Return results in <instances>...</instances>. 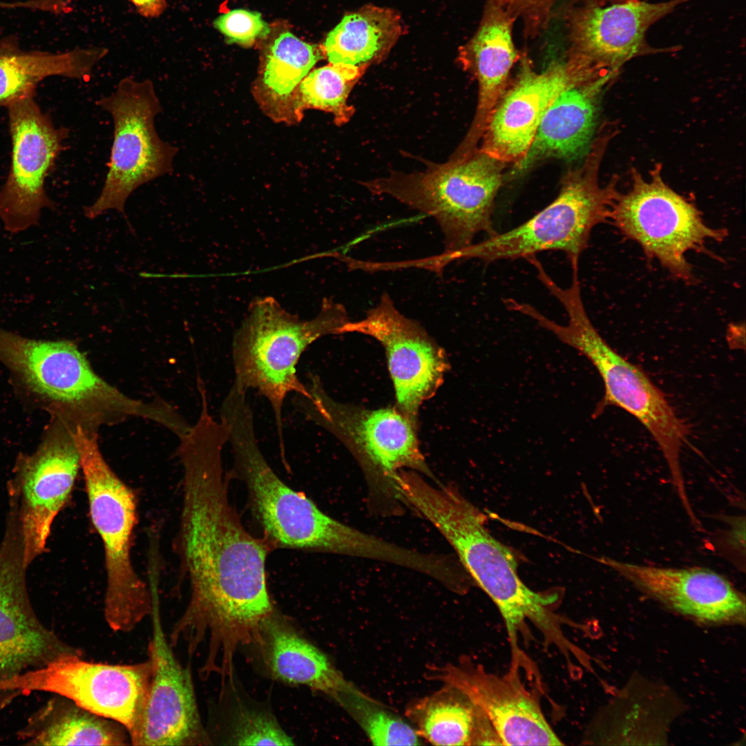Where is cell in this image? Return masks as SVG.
Returning <instances> with one entry per match:
<instances>
[{"label":"cell","instance_id":"5","mask_svg":"<svg viewBox=\"0 0 746 746\" xmlns=\"http://www.w3.org/2000/svg\"><path fill=\"white\" fill-rule=\"evenodd\" d=\"M350 321L345 307L323 299L319 313L301 320L285 311L271 296L255 298L234 334L232 358L237 386L256 389L271 405L280 447L284 448L283 408L287 396L308 395L296 374V365L306 349L329 334H341Z\"/></svg>","mask_w":746,"mask_h":746},{"label":"cell","instance_id":"37","mask_svg":"<svg viewBox=\"0 0 746 746\" xmlns=\"http://www.w3.org/2000/svg\"><path fill=\"white\" fill-rule=\"evenodd\" d=\"M732 527L729 533L730 542L734 548L745 550V519L740 518L734 519L731 523Z\"/></svg>","mask_w":746,"mask_h":746},{"label":"cell","instance_id":"22","mask_svg":"<svg viewBox=\"0 0 746 746\" xmlns=\"http://www.w3.org/2000/svg\"><path fill=\"white\" fill-rule=\"evenodd\" d=\"M600 562L682 613L714 622L745 614L742 595L727 579L710 569L658 567L609 557Z\"/></svg>","mask_w":746,"mask_h":746},{"label":"cell","instance_id":"26","mask_svg":"<svg viewBox=\"0 0 746 746\" xmlns=\"http://www.w3.org/2000/svg\"><path fill=\"white\" fill-rule=\"evenodd\" d=\"M18 736L31 745H104L131 744L119 723L95 714L56 695L34 712Z\"/></svg>","mask_w":746,"mask_h":746},{"label":"cell","instance_id":"1","mask_svg":"<svg viewBox=\"0 0 746 746\" xmlns=\"http://www.w3.org/2000/svg\"><path fill=\"white\" fill-rule=\"evenodd\" d=\"M180 439L176 547L190 595L171 633L191 647L207 640L209 653L231 657L238 646L258 641L274 613L266 573L272 548L247 531L230 503L222 457L224 427L200 421Z\"/></svg>","mask_w":746,"mask_h":746},{"label":"cell","instance_id":"12","mask_svg":"<svg viewBox=\"0 0 746 746\" xmlns=\"http://www.w3.org/2000/svg\"><path fill=\"white\" fill-rule=\"evenodd\" d=\"M56 412L39 448L18 460L8 486L9 499L17 508L27 566L45 551L52 523L69 499L81 468L74 432L84 418L68 410L57 408Z\"/></svg>","mask_w":746,"mask_h":746},{"label":"cell","instance_id":"35","mask_svg":"<svg viewBox=\"0 0 746 746\" xmlns=\"http://www.w3.org/2000/svg\"><path fill=\"white\" fill-rule=\"evenodd\" d=\"M510 13L521 17L526 33L534 36L545 26L554 0H491Z\"/></svg>","mask_w":746,"mask_h":746},{"label":"cell","instance_id":"32","mask_svg":"<svg viewBox=\"0 0 746 746\" xmlns=\"http://www.w3.org/2000/svg\"><path fill=\"white\" fill-rule=\"evenodd\" d=\"M315 46L286 32L275 40L268 54L263 82L271 92L285 97L321 58Z\"/></svg>","mask_w":746,"mask_h":746},{"label":"cell","instance_id":"7","mask_svg":"<svg viewBox=\"0 0 746 746\" xmlns=\"http://www.w3.org/2000/svg\"><path fill=\"white\" fill-rule=\"evenodd\" d=\"M98 428L78 424L79 450L90 521L104 549L105 620L112 630L128 633L151 615V589L137 574L131 557L137 524V499L104 458Z\"/></svg>","mask_w":746,"mask_h":746},{"label":"cell","instance_id":"29","mask_svg":"<svg viewBox=\"0 0 746 746\" xmlns=\"http://www.w3.org/2000/svg\"><path fill=\"white\" fill-rule=\"evenodd\" d=\"M414 699L405 716L418 736L434 745H471L476 709L461 692L449 685Z\"/></svg>","mask_w":746,"mask_h":746},{"label":"cell","instance_id":"8","mask_svg":"<svg viewBox=\"0 0 746 746\" xmlns=\"http://www.w3.org/2000/svg\"><path fill=\"white\" fill-rule=\"evenodd\" d=\"M504 163L476 149L423 172L393 173L364 183L435 219L444 237L443 254L473 243L476 236L496 233L494 202L503 182Z\"/></svg>","mask_w":746,"mask_h":746},{"label":"cell","instance_id":"13","mask_svg":"<svg viewBox=\"0 0 746 746\" xmlns=\"http://www.w3.org/2000/svg\"><path fill=\"white\" fill-rule=\"evenodd\" d=\"M0 361L57 406L104 417L128 406L129 397L99 376L70 341L32 339L0 327Z\"/></svg>","mask_w":746,"mask_h":746},{"label":"cell","instance_id":"25","mask_svg":"<svg viewBox=\"0 0 746 746\" xmlns=\"http://www.w3.org/2000/svg\"><path fill=\"white\" fill-rule=\"evenodd\" d=\"M265 664L276 680L307 686L334 699L356 688L316 647L274 613L265 621L257 643Z\"/></svg>","mask_w":746,"mask_h":746},{"label":"cell","instance_id":"33","mask_svg":"<svg viewBox=\"0 0 746 746\" xmlns=\"http://www.w3.org/2000/svg\"><path fill=\"white\" fill-rule=\"evenodd\" d=\"M232 743L239 745H291V738L270 715L240 709L235 718Z\"/></svg>","mask_w":746,"mask_h":746},{"label":"cell","instance_id":"16","mask_svg":"<svg viewBox=\"0 0 746 746\" xmlns=\"http://www.w3.org/2000/svg\"><path fill=\"white\" fill-rule=\"evenodd\" d=\"M609 69L584 56L569 52L536 72L523 56L513 84L493 109L481 137V152L506 164H519L525 157L540 121L565 90Z\"/></svg>","mask_w":746,"mask_h":746},{"label":"cell","instance_id":"2","mask_svg":"<svg viewBox=\"0 0 746 746\" xmlns=\"http://www.w3.org/2000/svg\"><path fill=\"white\" fill-rule=\"evenodd\" d=\"M233 457L232 475L243 481L249 506L274 548L330 553L401 564L403 547L345 524L323 513L275 473L259 448L253 410L243 397L221 406Z\"/></svg>","mask_w":746,"mask_h":746},{"label":"cell","instance_id":"23","mask_svg":"<svg viewBox=\"0 0 746 746\" xmlns=\"http://www.w3.org/2000/svg\"><path fill=\"white\" fill-rule=\"evenodd\" d=\"M515 20L489 0L476 33L459 50V62L475 75L479 86L475 115L457 150L459 153L477 149L493 109L508 86L510 71L519 59L512 35Z\"/></svg>","mask_w":746,"mask_h":746},{"label":"cell","instance_id":"17","mask_svg":"<svg viewBox=\"0 0 746 746\" xmlns=\"http://www.w3.org/2000/svg\"><path fill=\"white\" fill-rule=\"evenodd\" d=\"M18 517L8 511L0 543V680L82 651L37 618L30 600Z\"/></svg>","mask_w":746,"mask_h":746},{"label":"cell","instance_id":"4","mask_svg":"<svg viewBox=\"0 0 746 746\" xmlns=\"http://www.w3.org/2000/svg\"><path fill=\"white\" fill-rule=\"evenodd\" d=\"M546 288L564 307L567 324L557 323L533 306L528 307L526 316L585 356L595 367L604 383V395L594 414L612 405L633 416L658 443L673 484L682 485L680 452L687 440L688 427L644 372L617 353L596 330L585 309L577 275H572L567 288L555 281L549 282Z\"/></svg>","mask_w":746,"mask_h":746},{"label":"cell","instance_id":"31","mask_svg":"<svg viewBox=\"0 0 746 746\" xmlns=\"http://www.w3.org/2000/svg\"><path fill=\"white\" fill-rule=\"evenodd\" d=\"M336 701L357 723L373 745L421 744V738L412 725L358 688L341 695Z\"/></svg>","mask_w":746,"mask_h":746},{"label":"cell","instance_id":"27","mask_svg":"<svg viewBox=\"0 0 746 746\" xmlns=\"http://www.w3.org/2000/svg\"><path fill=\"white\" fill-rule=\"evenodd\" d=\"M108 52L101 46L76 48L60 53L28 52L0 44V107L35 95L38 84L48 77L81 79L88 76Z\"/></svg>","mask_w":746,"mask_h":746},{"label":"cell","instance_id":"11","mask_svg":"<svg viewBox=\"0 0 746 746\" xmlns=\"http://www.w3.org/2000/svg\"><path fill=\"white\" fill-rule=\"evenodd\" d=\"M305 386L307 396H294L296 409L357 454L365 468L381 474L391 484L392 477L405 469L435 480L420 450L417 425L396 407L369 410L338 402L313 374L308 376Z\"/></svg>","mask_w":746,"mask_h":746},{"label":"cell","instance_id":"3","mask_svg":"<svg viewBox=\"0 0 746 746\" xmlns=\"http://www.w3.org/2000/svg\"><path fill=\"white\" fill-rule=\"evenodd\" d=\"M401 499L435 526L452 545L459 560L478 586L498 608L508 631L513 653L519 651L518 631L530 621L546 644L564 638L559 618L551 606L555 593L530 589L520 579L512 551L484 526V515L454 486H432L415 472L397 481Z\"/></svg>","mask_w":746,"mask_h":746},{"label":"cell","instance_id":"15","mask_svg":"<svg viewBox=\"0 0 746 746\" xmlns=\"http://www.w3.org/2000/svg\"><path fill=\"white\" fill-rule=\"evenodd\" d=\"M12 151L8 177L0 188V220L11 233L38 226L43 209L56 210L45 183L70 131L57 127L35 95L6 107Z\"/></svg>","mask_w":746,"mask_h":746},{"label":"cell","instance_id":"28","mask_svg":"<svg viewBox=\"0 0 746 746\" xmlns=\"http://www.w3.org/2000/svg\"><path fill=\"white\" fill-rule=\"evenodd\" d=\"M402 33L397 12L367 5L344 16L327 35L324 51L332 64L370 66L385 58Z\"/></svg>","mask_w":746,"mask_h":746},{"label":"cell","instance_id":"30","mask_svg":"<svg viewBox=\"0 0 746 746\" xmlns=\"http://www.w3.org/2000/svg\"><path fill=\"white\" fill-rule=\"evenodd\" d=\"M368 66L329 63L314 70L300 82L298 104L329 112L338 124L347 122L354 112L349 94Z\"/></svg>","mask_w":746,"mask_h":746},{"label":"cell","instance_id":"34","mask_svg":"<svg viewBox=\"0 0 746 746\" xmlns=\"http://www.w3.org/2000/svg\"><path fill=\"white\" fill-rule=\"evenodd\" d=\"M213 25L226 37L228 43L242 46H251L270 32L269 25L259 12L245 9L232 10L219 16Z\"/></svg>","mask_w":746,"mask_h":746},{"label":"cell","instance_id":"14","mask_svg":"<svg viewBox=\"0 0 746 746\" xmlns=\"http://www.w3.org/2000/svg\"><path fill=\"white\" fill-rule=\"evenodd\" d=\"M63 656L41 668L0 680V691L28 694L46 691L65 697L127 730L135 728L149 687L152 663L110 664Z\"/></svg>","mask_w":746,"mask_h":746},{"label":"cell","instance_id":"24","mask_svg":"<svg viewBox=\"0 0 746 746\" xmlns=\"http://www.w3.org/2000/svg\"><path fill=\"white\" fill-rule=\"evenodd\" d=\"M619 72L606 70L563 91L543 115L518 170L546 158L572 160L585 152L591 144L602 94Z\"/></svg>","mask_w":746,"mask_h":746},{"label":"cell","instance_id":"18","mask_svg":"<svg viewBox=\"0 0 746 746\" xmlns=\"http://www.w3.org/2000/svg\"><path fill=\"white\" fill-rule=\"evenodd\" d=\"M377 340L384 347L393 382L396 408L417 425L421 403L431 398L449 367L444 350L415 320L402 314L388 293L361 321L341 329Z\"/></svg>","mask_w":746,"mask_h":746},{"label":"cell","instance_id":"19","mask_svg":"<svg viewBox=\"0 0 746 746\" xmlns=\"http://www.w3.org/2000/svg\"><path fill=\"white\" fill-rule=\"evenodd\" d=\"M425 677L454 687L489 720L502 745H560L537 698L522 682L519 667L499 676L469 657L457 663L431 665Z\"/></svg>","mask_w":746,"mask_h":746},{"label":"cell","instance_id":"36","mask_svg":"<svg viewBox=\"0 0 746 746\" xmlns=\"http://www.w3.org/2000/svg\"><path fill=\"white\" fill-rule=\"evenodd\" d=\"M137 12L145 18L160 17L167 8V0H129Z\"/></svg>","mask_w":746,"mask_h":746},{"label":"cell","instance_id":"10","mask_svg":"<svg viewBox=\"0 0 746 746\" xmlns=\"http://www.w3.org/2000/svg\"><path fill=\"white\" fill-rule=\"evenodd\" d=\"M113 121L108 172L101 193L84 213L94 219L109 210L124 213L131 194L144 184L171 174L178 148L164 141L155 125L162 106L150 79L126 77L110 95L95 102Z\"/></svg>","mask_w":746,"mask_h":746},{"label":"cell","instance_id":"20","mask_svg":"<svg viewBox=\"0 0 746 746\" xmlns=\"http://www.w3.org/2000/svg\"><path fill=\"white\" fill-rule=\"evenodd\" d=\"M157 597L151 613L149 645L152 673L139 720L129 734L133 745H193L204 743L190 671L178 662L166 640Z\"/></svg>","mask_w":746,"mask_h":746},{"label":"cell","instance_id":"38","mask_svg":"<svg viewBox=\"0 0 746 746\" xmlns=\"http://www.w3.org/2000/svg\"><path fill=\"white\" fill-rule=\"evenodd\" d=\"M607 1H612L613 3H615V2L624 1H627V0H607Z\"/></svg>","mask_w":746,"mask_h":746},{"label":"cell","instance_id":"21","mask_svg":"<svg viewBox=\"0 0 746 746\" xmlns=\"http://www.w3.org/2000/svg\"><path fill=\"white\" fill-rule=\"evenodd\" d=\"M687 1L627 0L608 6L579 8L571 19L570 52L620 70L637 57L676 50L675 47H652L646 40V33L651 26Z\"/></svg>","mask_w":746,"mask_h":746},{"label":"cell","instance_id":"9","mask_svg":"<svg viewBox=\"0 0 746 746\" xmlns=\"http://www.w3.org/2000/svg\"><path fill=\"white\" fill-rule=\"evenodd\" d=\"M661 170L656 164L646 180L632 169L631 186L618 191L609 221L671 276L692 283L696 278L687 254L703 251L709 241H722L727 231L708 226L699 209L665 183Z\"/></svg>","mask_w":746,"mask_h":746},{"label":"cell","instance_id":"6","mask_svg":"<svg viewBox=\"0 0 746 746\" xmlns=\"http://www.w3.org/2000/svg\"><path fill=\"white\" fill-rule=\"evenodd\" d=\"M611 134L600 131L581 166L564 178L557 197L522 224L503 233L443 254L446 264L477 258L486 263L526 259L545 251H560L570 262L578 261L587 248L593 229L609 221L611 205L618 193V177L602 186L599 169Z\"/></svg>","mask_w":746,"mask_h":746}]
</instances>
